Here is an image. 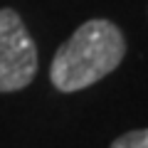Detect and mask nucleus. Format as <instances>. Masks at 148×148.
Here are the masks:
<instances>
[{"instance_id": "obj_2", "label": "nucleus", "mask_w": 148, "mask_h": 148, "mask_svg": "<svg viewBox=\"0 0 148 148\" xmlns=\"http://www.w3.org/2000/svg\"><path fill=\"white\" fill-rule=\"evenodd\" d=\"M37 74V45L12 8H0V94L22 91Z\"/></svg>"}, {"instance_id": "obj_1", "label": "nucleus", "mask_w": 148, "mask_h": 148, "mask_svg": "<svg viewBox=\"0 0 148 148\" xmlns=\"http://www.w3.org/2000/svg\"><path fill=\"white\" fill-rule=\"evenodd\" d=\"M123 54L126 40L114 22L104 17L86 20L54 52L49 82L62 94L89 89L123 62Z\"/></svg>"}, {"instance_id": "obj_3", "label": "nucleus", "mask_w": 148, "mask_h": 148, "mask_svg": "<svg viewBox=\"0 0 148 148\" xmlns=\"http://www.w3.org/2000/svg\"><path fill=\"white\" fill-rule=\"evenodd\" d=\"M109 148H148V128H136L119 136Z\"/></svg>"}]
</instances>
